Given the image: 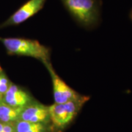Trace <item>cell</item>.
Here are the masks:
<instances>
[{
    "instance_id": "12",
    "label": "cell",
    "mask_w": 132,
    "mask_h": 132,
    "mask_svg": "<svg viewBox=\"0 0 132 132\" xmlns=\"http://www.w3.org/2000/svg\"><path fill=\"white\" fill-rule=\"evenodd\" d=\"M3 124H4V123H1V122H0V132H3Z\"/></svg>"
},
{
    "instance_id": "13",
    "label": "cell",
    "mask_w": 132,
    "mask_h": 132,
    "mask_svg": "<svg viewBox=\"0 0 132 132\" xmlns=\"http://www.w3.org/2000/svg\"><path fill=\"white\" fill-rule=\"evenodd\" d=\"M129 16H130V19H131V20L132 21V9L131 11H130V14H129Z\"/></svg>"
},
{
    "instance_id": "11",
    "label": "cell",
    "mask_w": 132,
    "mask_h": 132,
    "mask_svg": "<svg viewBox=\"0 0 132 132\" xmlns=\"http://www.w3.org/2000/svg\"><path fill=\"white\" fill-rule=\"evenodd\" d=\"M3 132H15V131L14 122L4 123Z\"/></svg>"
},
{
    "instance_id": "8",
    "label": "cell",
    "mask_w": 132,
    "mask_h": 132,
    "mask_svg": "<svg viewBox=\"0 0 132 132\" xmlns=\"http://www.w3.org/2000/svg\"><path fill=\"white\" fill-rule=\"evenodd\" d=\"M24 108L13 107L0 99V120L3 123L15 122L19 119L20 115Z\"/></svg>"
},
{
    "instance_id": "4",
    "label": "cell",
    "mask_w": 132,
    "mask_h": 132,
    "mask_svg": "<svg viewBox=\"0 0 132 132\" xmlns=\"http://www.w3.org/2000/svg\"><path fill=\"white\" fill-rule=\"evenodd\" d=\"M44 64L52 78L54 100L56 103H64L72 100H78L85 98V95H81L76 92L57 75L50 62Z\"/></svg>"
},
{
    "instance_id": "7",
    "label": "cell",
    "mask_w": 132,
    "mask_h": 132,
    "mask_svg": "<svg viewBox=\"0 0 132 132\" xmlns=\"http://www.w3.org/2000/svg\"><path fill=\"white\" fill-rule=\"evenodd\" d=\"M2 100L10 106L19 108H24L32 102L29 94L13 85H10Z\"/></svg>"
},
{
    "instance_id": "9",
    "label": "cell",
    "mask_w": 132,
    "mask_h": 132,
    "mask_svg": "<svg viewBox=\"0 0 132 132\" xmlns=\"http://www.w3.org/2000/svg\"><path fill=\"white\" fill-rule=\"evenodd\" d=\"M15 132H50L47 123L18 120L14 122Z\"/></svg>"
},
{
    "instance_id": "1",
    "label": "cell",
    "mask_w": 132,
    "mask_h": 132,
    "mask_svg": "<svg viewBox=\"0 0 132 132\" xmlns=\"http://www.w3.org/2000/svg\"><path fill=\"white\" fill-rule=\"evenodd\" d=\"M66 11L81 27L86 29L97 28L101 21L100 0H61Z\"/></svg>"
},
{
    "instance_id": "2",
    "label": "cell",
    "mask_w": 132,
    "mask_h": 132,
    "mask_svg": "<svg viewBox=\"0 0 132 132\" xmlns=\"http://www.w3.org/2000/svg\"><path fill=\"white\" fill-rule=\"evenodd\" d=\"M0 41L8 53L39 59L45 64L50 62V50L36 40L24 38H2Z\"/></svg>"
},
{
    "instance_id": "3",
    "label": "cell",
    "mask_w": 132,
    "mask_h": 132,
    "mask_svg": "<svg viewBox=\"0 0 132 132\" xmlns=\"http://www.w3.org/2000/svg\"><path fill=\"white\" fill-rule=\"evenodd\" d=\"M89 99L86 96L78 100H72L64 103H56L48 106L50 122L58 131H63L75 119L85 103Z\"/></svg>"
},
{
    "instance_id": "14",
    "label": "cell",
    "mask_w": 132,
    "mask_h": 132,
    "mask_svg": "<svg viewBox=\"0 0 132 132\" xmlns=\"http://www.w3.org/2000/svg\"><path fill=\"white\" fill-rule=\"evenodd\" d=\"M1 95H0V99H1Z\"/></svg>"
},
{
    "instance_id": "6",
    "label": "cell",
    "mask_w": 132,
    "mask_h": 132,
    "mask_svg": "<svg viewBox=\"0 0 132 132\" xmlns=\"http://www.w3.org/2000/svg\"><path fill=\"white\" fill-rule=\"evenodd\" d=\"M19 120L48 124L50 122L48 106L39 103L32 102L24 107Z\"/></svg>"
},
{
    "instance_id": "5",
    "label": "cell",
    "mask_w": 132,
    "mask_h": 132,
    "mask_svg": "<svg viewBox=\"0 0 132 132\" xmlns=\"http://www.w3.org/2000/svg\"><path fill=\"white\" fill-rule=\"evenodd\" d=\"M46 0H29L0 25V29L21 24L40 11Z\"/></svg>"
},
{
    "instance_id": "10",
    "label": "cell",
    "mask_w": 132,
    "mask_h": 132,
    "mask_svg": "<svg viewBox=\"0 0 132 132\" xmlns=\"http://www.w3.org/2000/svg\"><path fill=\"white\" fill-rule=\"evenodd\" d=\"M10 85L6 76L3 73H0V95H4L7 92Z\"/></svg>"
}]
</instances>
